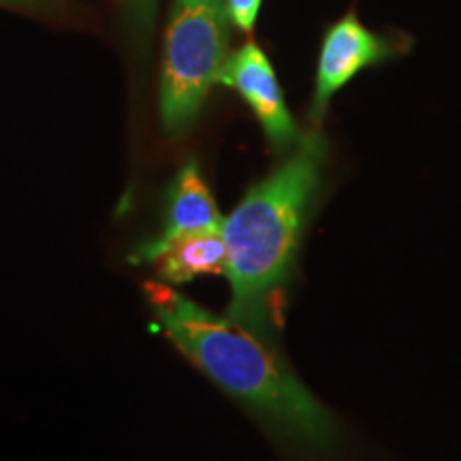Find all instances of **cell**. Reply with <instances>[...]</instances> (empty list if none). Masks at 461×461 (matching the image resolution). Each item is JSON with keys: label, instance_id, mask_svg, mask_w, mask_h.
<instances>
[{"label": "cell", "instance_id": "cell-1", "mask_svg": "<svg viewBox=\"0 0 461 461\" xmlns=\"http://www.w3.org/2000/svg\"><path fill=\"white\" fill-rule=\"evenodd\" d=\"M146 295L157 327L176 348L274 434L310 448H330L338 440L330 411L303 387L272 342L167 285L152 282Z\"/></svg>", "mask_w": 461, "mask_h": 461}, {"label": "cell", "instance_id": "cell-2", "mask_svg": "<svg viewBox=\"0 0 461 461\" xmlns=\"http://www.w3.org/2000/svg\"><path fill=\"white\" fill-rule=\"evenodd\" d=\"M327 143L321 132L299 137L291 157L244 194L222 221L224 276L230 285L229 319L276 342L282 297L291 278L310 203L321 186Z\"/></svg>", "mask_w": 461, "mask_h": 461}, {"label": "cell", "instance_id": "cell-3", "mask_svg": "<svg viewBox=\"0 0 461 461\" xmlns=\"http://www.w3.org/2000/svg\"><path fill=\"white\" fill-rule=\"evenodd\" d=\"M230 15L224 0H173L160 73V118L169 135L193 126L229 60Z\"/></svg>", "mask_w": 461, "mask_h": 461}, {"label": "cell", "instance_id": "cell-4", "mask_svg": "<svg viewBox=\"0 0 461 461\" xmlns=\"http://www.w3.org/2000/svg\"><path fill=\"white\" fill-rule=\"evenodd\" d=\"M218 84L230 86L241 95L257 120L261 122L265 135L276 149L295 148L299 131L291 112H288L282 88L276 77L274 67L257 43L246 45L229 56Z\"/></svg>", "mask_w": 461, "mask_h": 461}, {"label": "cell", "instance_id": "cell-5", "mask_svg": "<svg viewBox=\"0 0 461 461\" xmlns=\"http://www.w3.org/2000/svg\"><path fill=\"white\" fill-rule=\"evenodd\" d=\"M391 54H393V43L367 31L355 15H346L336 22L327 31L321 45L312 99L314 118L321 120L325 115L333 95L344 88L357 73L387 60Z\"/></svg>", "mask_w": 461, "mask_h": 461}, {"label": "cell", "instance_id": "cell-6", "mask_svg": "<svg viewBox=\"0 0 461 461\" xmlns=\"http://www.w3.org/2000/svg\"><path fill=\"white\" fill-rule=\"evenodd\" d=\"M131 263L154 265L160 282L184 285L199 276L224 274L227 248L221 230H205L167 241L154 238L135 248Z\"/></svg>", "mask_w": 461, "mask_h": 461}, {"label": "cell", "instance_id": "cell-7", "mask_svg": "<svg viewBox=\"0 0 461 461\" xmlns=\"http://www.w3.org/2000/svg\"><path fill=\"white\" fill-rule=\"evenodd\" d=\"M222 221L224 218L201 176L197 160H188L177 171L169 188L163 230L157 240L167 241L184 235L205 233V230H221Z\"/></svg>", "mask_w": 461, "mask_h": 461}, {"label": "cell", "instance_id": "cell-8", "mask_svg": "<svg viewBox=\"0 0 461 461\" xmlns=\"http://www.w3.org/2000/svg\"><path fill=\"white\" fill-rule=\"evenodd\" d=\"M158 0H120L135 41H143L154 26Z\"/></svg>", "mask_w": 461, "mask_h": 461}, {"label": "cell", "instance_id": "cell-9", "mask_svg": "<svg viewBox=\"0 0 461 461\" xmlns=\"http://www.w3.org/2000/svg\"><path fill=\"white\" fill-rule=\"evenodd\" d=\"M224 3H227L233 26L244 32H250L255 28L263 0H224Z\"/></svg>", "mask_w": 461, "mask_h": 461}, {"label": "cell", "instance_id": "cell-10", "mask_svg": "<svg viewBox=\"0 0 461 461\" xmlns=\"http://www.w3.org/2000/svg\"><path fill=\"white\" fill-rule=\"evenodd\" d=\"M54 0H0V5H9V7H20V9H45Z\"/></svg>", "mask_w": 461, "mask_h": 461}]
</instances>
